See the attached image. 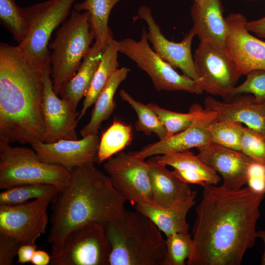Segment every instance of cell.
Here are the masks:
<instances>
[{
  "label": "cell",
  "instance_id": "1",
  "mask_svg": "<svg viewBox=\"0 0 265 265\" xmlns=\"http://www.w3.org/2000/svg\"><path fill=\"white\" fill-rule=\"evenodd\" d=\"M196 208L193 250L187 265H239L255 244L265 192L207 185Z\"/></svg>",
  "mask_w": 265,
  "mask_h": 265
},
{
  "label": "cell",
  "instance_id": "2",
  "mask_svg": "<svg viewBox=\"0 0 265 265\" xmlns=\"http://www.w3.org/2000/svg\"><path fill=\"white\" fill-rule=\"evenodd\" d=\"M68 184L52 202L51 227L48 242L51 257L60 254L68 238L88 225L104 227L125 210L126 201L108 176L94 164L70 171Z\"/></svg>",
  "mask_w": 265,
  "mask_h": 265
},
{
  "label": "cell",
  "instance_id": "3",
  "mask_svg": "<svg viewBox=\"0 0 265 265\" xmlns=\"http://www.w3.org/2000/svg\"><path fill=\"white\" fill-rule=\"evenodd\" d=\"M46 69L29 64L18 46L0 43V139L31 145L44 142Z\"/></svg>",
  "mask_w": 265,
  "mask_h": 265
},
{
  "label": "cell",
  "instance_id": "4",
  "mask_svg": "<svg viewBox=\"0 0 265 265\" xmlns=\"http://www.w3.org/2000/svg\"><path fill=\"white\" fill-rule=\"evenodd\" d=\"M105 230L111 248L109 265H163L165 239L140 212L125 210Z\"/></svg>",
  "mask_w": 265,
  "mask_h": 265
},
{
  "label": "cell",
  "instance_id": "5",
  "mask_svg": "<svg viewBox=\"0 0 265 265\" xmlns=\"http://www.w3.org/2000/svg\"><path fill=\"white\" fill-rule=\"evenodd\" d=\"M95 35L89 14L74 10L69 19L56 31L51 50V77L54 92L57 95L61 86L77 73Z\"/></svg>",
  "mask_w": 265,
  "mask_h": 265
},
{
  "label": "cell",
  "instance_id": "6",
  "mask_svg": "<svg viewBox=\"0 0 265 265\" xmlns=\"http://www.w3.org/2000/svg\"><path fill=\"white\" fill-rule=\"evenodd\" d=\"M70 171L41 160L32 148L12 146L0 139V188L44 184L62 189L68 183Z\"/></svg>",
  "mask_w": 265,
  "mask_h": 265
},
{
  "label": "cell",
  "instance_id": "7",
  "mask_svg": "<svg viewBox=\"0 0 265 265\" xmlns=\"http://www.w3.org/2000/svg\"><path fill=\"white\" fill-rule=\"evenodd\" d=\"M76 0H47L23 7L28 32L18 46L26 60L44 70L51 67L49 40L53 31L64 22Z\"/></svg>",
  "mask_w": 265,
  "mask_h": 265
},
{
  "label": "cell",
  "instance_id": "8",
  "mask_svg": "<svg viewBox=\"0 0 265 265\" xmlns=\"http://www.w3.org/2000/svg\"><path fill=\"white\" fill-rule=\"evenodd\" d=\"M146 34L144 27L139 40L127 38L119 41V52L148 75L158 91H183L196 94L202 93L196 81L184 74H179L150 47Z\"/></svg>",
  "mask_w": 265,
  "mask_h": 265
},
{
  "label": "cell",
  "instance_id": "9",
  "mask_svg": "<svg viewBox=\"0 0 265 265\" xmlns=\"http://www.w3.org/2000/svg\"><path fill=\"white\" fill-rule=\"evenodd\" d=\"M195 67L201 90L223 101L233 98V91L241 74L225 46L200 42L193 55Z\"/></svg>",
  "mask_w": 265,
  "mask_h": 265
},
{
  "label": "cell",
  "instance_id": "10",
  "mask_svg": "<svg viewBox=\"0 0 265 265\" xmlns=\"http://www.w3.org/2000/svg\"><path fill=\"white\" fill-rule=\"evenodd\" d=\"M104 168L113 187L126 201L153 205L149 165L145 159L131 152H121L105 161Z\"/></svg>",
  "mask_w": 265,
  "mask_h": 265
},
{
  "label": "cell",
  "instance_id": "11",
  "mask_svg": "<svg viewBox=\"0 0 265 265\" xmlns=\"http://www.w3.org/2000/svg\"><path fill=\"white\" fill-rule=\"evenodd\" d=\"M53 199L43 197L17 205H0V234L14 238L21 245L35 243L46 232L48 207Z\"/></svg>",
  "mask_w": 265,
  "mask_h": 265
},
{
  "label": "cell",
  "instance_id": "12",
  "mask_svg": "<svg viewBox=\"0 0 265 265\" xmlns=\"http://www.w3.org/2000/svg\"><path fill=\"white\" fill-rule=\"evenodd\" d=\"M111 248L105 227L85 226L74 233L52 265H109Z\"/></svg>",
  "mask_w": 265,
  "mask_h": 265
},
{
  "label": "cell",
  "instance_id": "13",
  "mask_svg": "<svg viewBox=\"0 0 265 265\" xmlns=\"http://www.w3.org/2000/svg\"><path fill=\"white\" fill-rule=\"evenodd\" d=\"M51 76V67L44 72V142L51 143L61 139L78 140L76 127L80 112L77 111V107L70 101L58 97L53 91Z\"/></svg>",
  "mask_w": 265,
  "mask_h": 265
},
{
  "label": "cell",
  "instance_id": "14",
  "mask_svg": "<svg viewBox=\"0 0 265 265\" xmlns=\"http://www.w3.org/2000/svg\"><path fill=\"white\" fill-rule=\"evenodd\" d=\"M192 106L195 116L189 127L169 137L148 145L139 151L131 153L135 157L145 159L154 156L198 148L212 143L209 127L216 121V112L203 108L197 103Z\"/></svg>",
  "mask_w": 265,
  "mask_h": 265
},
{
  "label": "cell",
  "instance_id": "15",
  "mask_svg": "<svg viewBox=\"0 0 265 265\" xmlns=\"http://www.w3.org/2000/svg\"><path fill=\"white\" fill-rule=\"evenodd\" d=\"M227 34L225 47L241 74L265 70V41L252 35L245 26L247 21L240 13L225 18Z\"/></svg>",
  "mask_w": 265,
  "mask_h": 265
},
{
  "label": "cell",
  "instance_id": "16",
  "mask_svg": "<svg viewBox=\"0 0 265 265\" xmlns=\"http://www.w3.org/2000/svg\"><path fill=\"white\" fill-rule=\"evenodd\" d=\"M137 14L148 26L146 36L152 44L154 51L173 68H179L183 74L197 83L199 78L191 53L192 40L196 35L193 28L192 27L180 42H174L168 40L161 33L149 7H139Z\"/></svg>",
  "mask_w": 265,
  "mask_h": 265
},
{
  "label": "cell",
  "instance_id": "17",
  "mask_svg": "<svg viewBox=\"0 0 265 265\" xmlns=\"http://www.w3.org/2000/svg\"><path fill=\"white\" fill-rule=\"evenodd\" d=\"M100 139L97 135L76 140L61 139L48 143L39 141L32 145L42 161L61 166L71 171L97 160Z\"/></svg>",
  "mask_w": 265,
  "mask_h": 265
},
{
  "label": "cell",
  "instance_id": "18",
  "mask_svg": "<svg viewBox=\"0 0 265 265\" xmlns=\"http://www.w3.org/2000/svg\"><path fill=\"white\" fill-rule=\"evenodd\" d=\"M197 149L198 157L221 175L224 188L238 190L247 184L249 169L256 160L240 151L213 143Z\"/></svg>",
  "mask_w": 265,
  "mask_h": 265
},
{
  "label": "cell",
  "instance_id": "19",
  "mask_svg": "<svg viewBox=\"0 0 265 265\" xmlns=\"http://www.w3.org/2000/svg\"><path fill=\"white\" fill-rule=\"evenodd\" d=\"M204 106L216 112V121L239 122L265 135V100L258 102L251 94L237 95L228 101L209 96Z\"/></svg>",
  "mask_w": 265,
  "mask_h": 265
},
{
  "label": "cell",
  "instance_id": "20",
  "mask_svg": "<svg viewBox=\"0 0 265 265\" xmlns=\"http://www.w3.org/2000/svg\"><path fill=\"white\" fill-rule=\"evenodd\" d=\"M147 161L153 206L172 209L188 199L192 191L188 184L180 179L173 171L169 170L167 165L159 162L154 156Z\"/></svg>",
  "mask_w": 265,
  "mask_h": 265
},
{
  "label": "cell",
  "instance_id": "21",
  "mask_svg": "<svg viewBox=\"0 0 265 265\" xmlns=\"http://www.w3.org/2000/svg\"><path fill=\"white\" fill-rule=\"evenodd\" d=\"M193 26L200 42L225 46L227 27L223 16L221 0H205L201 5L191 7Z\"/></svg>",
  "mask_w": 265,
  "mask_h": 265
},
{
  "label": "cell",
  "instance_id": "22",
  "mask_svg": "<svg viewBox=\"0 0 265 265\" xmlns=\"http://www.w3.org/2000/svg\"><path fill=\"white\" fill-rule=\"evenodd\" d=\"M107 43L95 38L76 74L60 89L58 94L61 98L70 101L76 107L89 91Z\"/></svg>",
  "mask_w": 265,
  "mask_h": 265
},
{
  "label": "cell",
  "instance_id": "23",
  "mask_svg": "<svg viewBox=\"0 0 265 265\" xmlns=\"http://www.w3.org/2000/svg\"><path fill=\"white\" fill-rule=\"evenodd\" d=\"M196 195V191L193 190L185 202L172 209H164L146 204H136L135 209L150 219L166 237L178 233H188L186 215L195 204Z\"/></svg>",
  "mask_w": 265,
  "mask_h": 265
},
{
  "label": "cell",
  "instance_id": "24",
  "mask_svg": "<svg viewBox=\"0 0 265 265\" xmlns=\"http://www.w3.org/2000/svg\"><path fill=\"white\" fill-rule=\"evenodd\" d=\"M130 71L129 68L123 67L112 74L94 103L89 122L80 131L82 137L97 135L101 123L113 113L116 107L115 93Z\"/></svg>",
  "mask_w": 265,
  "mask_h": 265
},
{
  "label": "cell",
  "instance_id": "25",
  "mask_svg": "<svg viewBox=\"0 0 265 265\" xmlns=\"http://www.w3.org/2000/svg\"><path fill=\"white\" fill-rule=\"evenodd\" d=\"M118 41L110 37L104 50L98 67L93 78L90 88L85 96L78 121L93 105L112 74L118 69Z\"/></svg>",
  "mask_w": 265,
  "mask_h": 265
},
{
  "label": "cell",
  "instance_id": "26",
  "mask_svg": "<svg viewBox=\"0 0 265 265\" xmlns=\"http://www.w3.org/2000/svg\"><path fill=\"white\" fill-rule=\"evenodd\" d=\"M121 0H84L75 4L74 9L78 12H88L95 38L107 42L113 37L108 26L109 15L114 6Z\"/></svg>",
  "mask_w": 265,
  "mask_h": 265
},
{
  "label": "cell",
  "instance_id": "27",
  "mask_svg": "<svg viewBox=\"0 0 265 265\" xmlns=\"http://www.w3.org/2000/svg\"><path fill=\"white\" fill-rule=\"evenodd\" d=\"M132 140L131 125L114 120L101 136L97 161L99 163L106 161L130 145Z\"/></svg>",
  "mask_w": 265,
  "mask_h": 265
},
{
  "label": "cell",
  "instance_id": "28",
  "mask_svg": "<svg viewBox=\"0 0 265 265\" xmlns=\"http://www.w3.org/2000/svg\"><path fill=\"white\" fill-rule=\"evenodd\" d=\"M159 162L175 169H188L202 174L210 185H216L220 180L218 173L189 150L154 156Z\"/></svg>",
  "mask_w": 265,
  "mask_h": 265
},
{
  "label": "cell",
  "instance_id": "29",
  "mask_svg": "<svg viewBox=\"0 0 265 265\" xmlns=\"http://www.w3.org/2000/svg\"><path fill=\"white\" fill-rule=\"evenodd\" d=\"M121 98L128 103L135 111L138 120L135 123V130L147 135L156 134L159 140L167 137V132L156 113L147 105L135 100L124 90L119 92Z\"/></svg>",
  "mask_w": 265,
  "mask_h": 265
},
{
  "label": "cell",
  "instance_id": "30",
  "mask_svg": "<svg viewBox=\"0 0 265 265\" xmlns=\"http://www.w3.org/2000/svg\"><path fill=\"white\" fill-rule=\"evenodd\" d=\"M60 190L54 186L44 184L16 186L0 192V205H17L43 197L54 198Z\"/></svg>",
  "mask_w": 265,
  "mask_h": 265
},
{
  "label": "cell",
  "instance_id": "31",
  "mask_svg": "<svg viewBox=\"0 0 265 265\" xmlns=\"http://www.w3.org/2000/svg\"><path fill=\"white\" fill-rule=\"evenodd\" d=\"M0 20L19 44L23 41L28 32V24L23 7L17 5L15 0H0Z\"/></svg>",
  "mask_w": 265,
  "mask_h": 265
},
{
  "label": "cell",
  "instance_id": "32",
  "mask_svg": "<svg viewBox=\"0 0 265 265\" xmlns=\"http://www.w3.org/2000/svg\"><path fill=\"white\" fill-rule=\"evenodd\" d=\"M244 126L239 122L215 121L209 127L212 142L241 152V140Z\"/></svg>",
  "mask_w": 265,
  "mask_h": 265
},
{
  "label": "cell",
  "instance_id": "33",
  "mask_svg": "<svg viewBox=\"0 0 265 265\" xmlns=\"http://www.w3.org/2000/svg\"><path fill=\"white\" fill-rule=\"evenodd\" d=\"M166 253L163 265H185L193 250V240L189 233H178L166 237Z\"/></svg>",
  "mask_w": 265,
  "mask_h": 265
},
{
  "label": "cell",
  "instance_id": "34",
  "mask_svg": "<svg viewBox=\"0 0 265 265\" xmlns=\"http://www.w3.org/2000/svg\"><path fill=\"white\" fill-rule=\"evenodd\" d=\"M157 115L167 132V137L175 135L189 127L195 116L194 108L190 106L187 113L173 111L150 103L147 105Z\"/></svg>",
  "mask_w": 265,
  "mask_h": 265
},
{
  "label": "cell",
  "instance_id": "35",
  "mask_svg": "<svg viewBox=\"0 0 265 265\" xmlns=\"http://www.w3.org/2000/svg\"><path fill=\"white\" fill-rule=\"evenodd\" d=\"M240 148L245 155L265 164V135L261 132L244 127Z\"/></svg>",
  "mask_w": 265,
  "mask_h": 265
},
{
  "label": "cell",
  "instance_id": "36",
  "mask_svg": "<svg viewBox=\"0 0 265 265\" xmlns=\"http://www.w3.org/2000/svg\"><path fill=\"white\" fill-rule=\"evenodd\" d=\"M246 75L244 82L234 88L233 97L238 94H251L258 102L265 100V70H253Z\"/></svg>",
  "mask_w": 265,
  "mask_h": 265
},
{
  "label": "cell",
  "instance_id": "37",
  "mask_svg": "<svg viewBox=\"0 0 265 265\" xmlns=\"http://www.w3.org/2000/svg\"><path fill=\"white\" fill-rule=\"evenodd\" d=\"M21 246L14 238L0 234V265H13Z\"/></svg>",
  "mask_w": 265,
  "mask_h": 265
},
{
  "label": "cell",
  "instance_id": "38",
  "mask_svg": "<svg viewBox=\"0 0 265 265\" xmlns=\"http://www.w3.org/2000/svg\"><path fill=\"white\" fill-rule=\"evenodd\" d=\"M248 186L258 192H265V164L257 161L250 166L248 174Z\"/></svg>",
  "mask_w": 265,
  "mask_h": 265
},
{
  "label": "cell",
  "instance_id": "39",
  "mask_svg": "<svg viewBox=\"0 0 265 265\" xmlns=\"http://www.w3.org/2000/svg\"><path fill=\"white\" fill-rule=\"evenodd\" d=\"M173 171L180 179L188 184H196L202 187L207 185H210L206 178L197 171L188 169H175Z\"/></svg>",
  "mask_w": 265,
  "mask_h": 265
},
{
  "label": "cell",
  "instance_id": "40",
  "mask_svg": "<svg viewBox=\"0 0 265 265\" xmlns=\"http://www.w3.org/2000/svg\"><path fill=\"white\" fill-rule=\"evenodd\" d=\"M37 249L35 243L22 245L18 251V263L24 264L30 262L34 252Z\"/></svg>",
  "mask_w": 265,
  "mask_h": 265
},
{
  "label": "cell",
  "instance_id": "41",
  "mask_svg": "<svg viewBox=\"0 0 265 265\" xmlns=\"http://www.w3.org/2000/svg\"><path fill=\"white\" fill-rule=\"evenodd\" d=\"M245 26L250 32L260 38H265V16L257 20L246 21Z\"/></svg>",
  "mask_w": 265,
  "mask_h": 265
},
{
  "label": "cell",
  "instance_id": "42",
  "mask_svg": "<svg viewBox=\"0 0 265 265\" xmlns=\"http://www.w3.org/2000/svg\"><path fill=\"white\" fill-rule=\"evenodd\" d=\"M51 256L46 251L42 250H36L30 263L34 265H47L51 263Z\"/></svg>",
  "mask_w": 265,
  "mask_h": 265
},
{
  "label": "cell",
  "instance_id": "43",
  "mask_svg": "<svg viewBox=\"0 0 265 265\" xmlns=\"http://www.w3.org/2000/svg\"><path fill=\"white\" fill-rule=\"evenodd\" d=\"M257 238H260L264 243V252L261 258V265H265V230H260L257 231Z\"/></svg>",
  "mask_w": 265,
  "mask_h": 265
},
{
  "label": "cell",
  "instance_id": "44",
  "mask_svg": "<svg viewBox=\"0 0 265 265\" xmlns=\"http://www.w3.org/2000/svg\"><path fill=\"white\" fill-rule=\"evenodd\" d=\"M193 0V3L198 5H202L204 3V1H205V0Z\"/></svg>",
  "mask_w": 265,
  "mask_h": 265
}]
</instances>
